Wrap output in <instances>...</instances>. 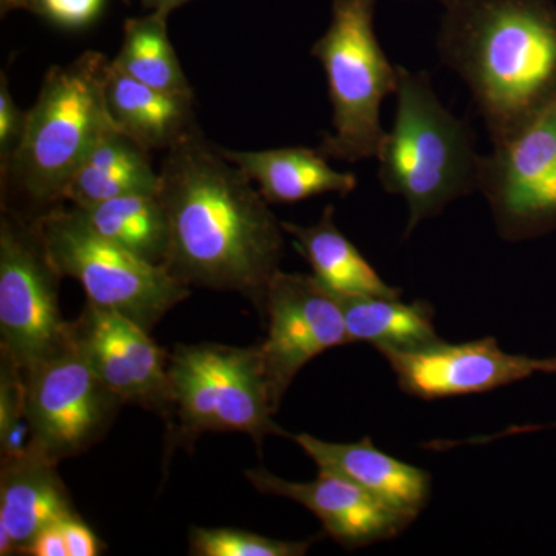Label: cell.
Masks as SVG:
<instances>
[{"label":"cell","instance_id":"obj_7","mask_svg":"<svg viewBox=\"0 0 556 556\" xmlns=\"http://www.w3.org/2000/svg\"><path fill=\"white\" fill-rule=\"evenodd\" d=\"M170 396L181 433L239 431L257 444L269 434L291 438L274 422V407L258 345H179L167 356Z\"/></svg>","mask_w":556,"mask_h":556},{"label":"cell","instance_id":"obj_8","mask_svg":"<svg viewBox=\"0 0 556 556\" xmlns=\"http://www.w3.org/2000/svg\"><path fill=\"white\" fill-rule=\"evenodd\" d=\"M61 274L35 219L3 208L0 217V345L21 369L58 353L72 338L60 309Z\"/></svg>","mask_w":556,"mask_h":556},{"label":"cell","instance_id":"obj_15","mask_svg":"<svg viewBox=\"0 0 556 556\" xmlns=\"http://www.w3.org/2000/svg\"><path fill=\"white\" fill-rule=\"evenodd\" d=\"M56 466L31 448L2 457L0 555H24L46 527L75 514Z\"/></svg>","mask_w":556,"mask_h":556},{"label":"cell","instance_id":"obj_6","mask_svg":"<svg viewBox=\"0 0 556 556\" xmlns=\"http://www.w3.org/2000/svg\"><path fill=\"white\" fill-rule=\"evenodd\" d=\"M47 254L61 277L83 285L87 303L152 329L190 295L188 285L100 236L78 207L54 206L35 218Z\"/></svg>","mask_w":556,"mask_h":556},{"label":"cell","instance_id":"obj_30","mask_svg":"<svg viewBox=\"0 0 556 556\" xmlns=\"http://www.w3.org/2000/svg\"><path fill=\"white\" fill-rule=\"evenodd\" d=\"M186 2H189V0H142L146 9L152 11H164V13L167 14L177 10L178 7L185 5Z\"/></svg>","mask_w":556,"mask_h":556},{"label":"cell","instance_id":"obj_22","mask_svg":"<svg viewBox=\"0 0 556 556\" xmlns=\"http://www.w3.org/2000/svg\"><path fill=\"white\" fill-rule=\"evenodd\" d=\"M78 208L104 239L153 265H166L169 219L159 195L119 197Z\"/></svg>","mask_w":556,"mask_h":556},{"label":"cell","instance_id":"obj_27","mask_svg":"<svg viewBox=\"0 0 556 556\" xmlns=\"http://www.w3.org/2000/svg\"><path fill=\"white\" fill-rule=\"evenodd\" d=\"M27 112L17 108L11 94L9 78L0 75V174L7 170L11 159L20 148L24 135Z\"/></svg>","mask_w":556,"mask_h":556},{"label":"cell","instance_id":"obj_24","mask_svg":"<svg viewBox=\"0 0 556 556\" xmlns=\"http://www.w3.org/2000/svg\"><path fill=\"white\" fill-rule=\"evenodd\" d=\"M189 541L195 556H303L314 543L313 538L277 540L229 527H192Z\"/></svg>","mask_w":556,"mask_h":556},{"label":"cell","instance_id":"obj_12","mask_svg":"<svg viewBox=\"0 0 556 556\" xmlns=\"http://www.w3.org/2000/svg\"><path fill=\"white\" fill-rule=\"evenodd\" d=\"M382 356L401 390L424 401L486 393L536 372L556 375V356L510 354L493 338L464 343L441 340L420 350L390 351Z\"/></svg>","mask_w":556,"mask_h":556},{"label":"cell","instance_id":"obj_13","mask_svg":"<svg viewBox=\"0 0 556 556\" xmlns=\"http://www.w3.org/2000/svg\"><path fill=\"white\" fill-rule=\"evenodd\" d=\"M72 332L98 378L123 404L174 412L167 357L148 329L87 303L78 320L72 321Z\"/></svg>","mask_w":556,"mask_h":556},{"label":"cell","instance_id":"obj_17","mask_svg":"<svg viewBox=\"0 0 556 556\" xmlns=\"http://www.w3.org/2000/svg\"><path fill=\"white\" fill-rule=\"evenodd\" d=\"M222 152L257 185L268 203H299L325 193L345 197L357 188L356 175L336 170L318 149H222Z\"/></svg>","mask_w":556,"mask_h":556},{"label":"cell","instance_id":"obj_23","mask_svg":"<svg viewBox=\"0 0 556 556\" xmlns=\"http://www.w3.org/2000/svg\"><path fill=\"white\" fill-rule=\"evenodd\" d=\"M167 17L169 14L164 11H152L148 16L124 22L123 43L112 65L152 89L193 98L192 87L170 42Z\"/></svg>","mask_w":556,"mask_h":556},{"label":"cell","instance_id":"obj_9","mask_svg":"<svg viewBox=\"0 0 556 556\" xmlns=\"http://www.w3.org/2000/svg\"><path fill=\"white\" fill-rule=\"evenodd\" d=\"M30 445L51 463L80 455L104 437L123 402L91 368L75 338L22 369Z\"/></svg>","mask_w":556,"mask_h":556},{"label":"cell","instance_id":"obj_31","mask_svg":"<svg viewBox=\"0 0 556 556\" xmlns=\"http://www.w3.org/2000/svg\"><path fill=\"white\" fill-rule=\"evenodd\" d=\"M437 2L441 3L442 7H447L452 0H437Z\"/></svg>","mask_w":556,"mask_h":556},{"label":"cell","instance_id":"obj_1","mask_svg":"<svg viewBox=\"0 0 556 556\" xmlns=\"http://www.w3.org/2000/svg\"><path fill=\"white\" fill-rule=\"evenodd\" d=\"M166 152L159 192L169 219L164 266L189 288L239 292L262 309L285 254L281 222L199 126Z\"/></svg>","mask_w":556,"mask_h":556},{"label":"cell","instance_id":"obj_25","mask_svg":"<svg viewBox=\"0 0 556 556\" xmlns=\"http://www.w3.org/2000/svg\"><path fill=\"white\" fill-rule=\"evenodd\" d=\"M0 364V445L2 457L24 455L30 445L22 369L7 354Z\"/></svg>","mask_w":556,"mask_h":556},{"label":"cell","instance_id":"obj_21","mask_svg":"<svg viewBox=\"0 0 556 556\" xmlns=\"http://www.w3.org/2000/svg\"><path fill=\"white\" fill-rule=\"evenodd\" d=\"M350 343H369L380 354L413 351L441 342L430 302L402 303L399 298L338 295Z\"/></svg>","mask_w":556,"mask_h":556},{"label":"cell","instance_id":"obj_14","mask_svg":"<svg viewBox=\"0 0 556 556\" xmlns=\"http://www.w3.org/2000/svg\"><path fill=\"white\" fill-rule=\"evenodd\" d=\"M251 484L265 495L288 497L313 511L325 533L348 551L393 540L412 522L350 479L318 470L311 482L278 478L265 468L248 470Z\"/></svg>","mask_w":556,"mask_h":556},{"label":"cell","instance_id":"obj_19","mask_svg":"<svg viewBox=\"0 0 556 556\" xmlns=\"http://www.w3.org/2000/svg\"><path fill=\"white\" fill-rule=\"evenodd\" d=\"M281 228L292 237L314 277L332 294L401 298V289L388 285L345 233L340 232L334 222V207H325L316 225L281 222Z\"/></svg>","mask_w":556,"mask_h":556},{"label":"cell","instance_id":"obj_28","mask_svg":"<svg viewBox=\"0 0 556 556\" xmlns=\"http://www.w3.org/2000/svg\"><path fill=\"white\" fill-rule=\"evenodd\" d=\"M62 533L67 543L68 556H97L101 554L100 538L94 535L78 515H68L61 521Z\"/></svg>","mask_w":556,"mask_h":556},{"label":"cell","instance_id":"obj_4","mask_svg":"<svg viewBox=\"0 0 556 556\" xmlns=\"http://www.w3.org/2000/svg\"><path fill=\"white\" fill-rule=\"evenodd\" d=\"M109 64L100 51H86L47 72L38 100L27 112L20 148L0 174L2 188L7 185L38 207L64 201L68 182L97 142L118 129L105 101Z\"/></svg>","mask_w":556,"mask_h":556},{"label":"cell","instance_id":"obj_5","mask_svg":"<svg viewBox=\"0 0 556 556\" xmlns=\"http://www.w3.org/2000/svg\"><path fill=\"white\" fill-rule=\"evenodd\" d=\"M378 0H332L327 31L311 54L327 75L332 130L318 150L343 163L376 159L386 138L380 123L383 101L397 89L391 64L375 31Z\"/></svg>","mask_w":556,"mask_h":556},{"label":"cell","instance_id":"obj_29","mask_svg":"<svg viewBox=\"0 0 556 556\" xmlns=\"http://www.w3.org/2000/svg\"><path fill=\"white\" fill-rule=\"evenodd\" d=\"M24 555L31 556H68L67 543L62 533L61 521L46 527L36 535Z\"/></svg>","mask_w":556,"mask_h":556},{"label":"cell","instance_id":"obj_18","mask_svg":"<svg viewBox=\"0 0 556 556\" xmlns=\"http://www.w3.org/2000/svg\"><path fill=\"white\" fill-rule=\"evenodd\" d=\"M105 101L113 123L142 149H170L195 129L193 98L152 89L124 75L110 61L105 73Z\"/></svg>","mask_w":556,"mask_h":556},{"label":"cell","instance_id":"obj_32","mask_svg":"<svg viewBox=\"0 0 556 556\" xmlns=\"http://www.w3.org/2000/svg\"><path fill=\"white\" fill-rule=\"evenodd\" d=\"M9 2L10 0H0V7H5Z\"/></svg>","mask_w":556,"mask_h":556},{"label":"cell","instance_id":"obj_16","mask_svg":"<svg viewBox=\"0 0 556 556\" xmlns=\"http://www.w3.org/2000/svg\"><path fill=\"white\" fill-rule=\"evenodd\" d=\"M291 439L317 464L318 470L350 479L408 522L419 517L430 500V473L387 455L369 438L353 444L321 441L308 433L291 434Z\"/></svg>","mask_w":556,"mask_h":556},{"label":"cell","instance_id":"obj_3","mask_svg":"<svg viewBox=\"0 0 556 556\" xmlns=\"http://www.w3.org/2000/svg\"><path fill=\"white\" fill-rule=\"evenodd\" d=\"M396 118L380 146L379 181L408 204V239L420 223L478 190L473 131L437 97L427 72L397 65Z\"/></svg>","mask_w":556,"mask_h":556},{"label":"cell","instance_id":"obj_20","mask_svg":"<svg viewBox=\"0 0 556 556\" xmlns=\"http://www.w3.org/2000/svg\"><path fill=\"white\" fill-rule=\"evenodd\" d=\"M160 181L148 150L119 129H112L73 175L64 201L80 207L119 197L159 195Z\"/></svg>","mask_w":556,"mask_h":556},{"label":"cell","instance_id":"obj_26","mask_svg":"<svg viewBox=\"0 0 556 556\" xmlns=\"http://www.w3.org/2000/svg\"><path fill=\"white\" fill-rule=\"evenodd\" d=\"M104 7L105 0H10L2 7V14L27 10L56 27L80 30L93 24Z\"/></svg>","mask_w":556,"mask_h":556},{"label":"cell","instance_id":"obj_2","mask_svg":"<svg viewBox=\"0 0 556 556\" xmlns=\"http://www.w3.org/2000/svg\"><path fill=\"white\" fill-rule=\"evenodd\" d=\"M444 10L439 58L470 90L496 144L556 100V5L452 0Z\"/></svg>","mask_w":556,"mask_h":556},{"label":"cell","instance_id":"obj_10","mask_svg":"<svg viewBox=\"0 0 556 556\" xmlns=\"http://www.w3.org/2000/svg\"><path fill=\"white\" fill-rule=\"evenodd\" d=\"M481 155L478 190L501 239L518 243L556 230V100Z\"/></svg>","mask_w":556,"mask_h":556},{"label":"cell","instance_id":"obj_11","mask_svg":"<svg viewBox=\"0 0 556 556\" xmlns=\"http://www.w3.org/2000/svg\"><path fill=\"white\" fill-rule=\"evenodd\" d=\"M268 332L258 343L274 407L300 369L329 348L350 343L339 298L314 276L277 270L263 300Z\"/></svg>","mask_w":556,"mask_h":556}]
</instances>
